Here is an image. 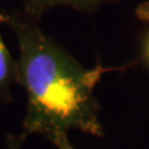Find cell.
<instances>
[{"mask_svg":"<svg viewBox=\"0 0 149 149\" xmlns=\"http://www.w3.org/2000/svg\"><path fill=\"white\" fill-rule=\"evenodd\" d=\"M5 22V13L0 11V26ZM19 65L6 47L0 31V101H11V88L17 83Z\"/></svg>","mask_w":149,"mask_h":149,"instance_id":"3","label":"cell"},{"mask_svg":"<svg viewBox=\"0 0 149 149\" xmlns=\"http://www.w3.org/2000/svg\"><path fill=\"white\" fill-rule=\"evenodd\" d=\"M21 9L30 15L41 19L56 8H68L82 14H96L107 5L118 4L122 0H19Z\"/></svg>","mask_w":149,"mask_h":149,"instance_id":"2","label":"cell"},{"mask_svg":"<svg viewBox=\"0 0 149 149\" xmlns=\"http://www.w3.org/2000/svg\"><path fill=\"white\" fill-rule=\"evenodd\" d=\"M134 14H136L138 20L149 22V0H146L142 4H139L134 10Z\"/></svg>","mask_w":149,"mask_h":149,"instance_id":"5","label":"cell"},{"mask_svg":"<svg viewBox=\"0 0 149 149\" xmlns=\"http://www.w3.org/2000/svg\"><path fill=\"white\" fill-rule=\"evenodd\" d=\"M144 58L147 60V62L149 63V35L147 37L146 45H144Z\"/></svg>","mask_w":149,"mask_h":149,"instance_id":"7","label":"cell"},{"mask_svg":"<svg viewBox=\"0 0 149 149\" xmlns=\"http://www.w3.org/2000/svg\"><path fill=\"white\" fill-rule=\"evenodd\" d=\"M27 134L22 133H9L6 136L5 146L6 149H22V144H24Z\"/></svg>","mask_w":149,"mask_h":149,"instance_id":"4","label":"cell"},{"mask_svg":"<svg viewBox=\"0 0 149 149\" xmlns=\"http://www.w3.org/2000/svg\"><path fill=\"white\" fill-rule=\"evenodd\" d=\"M4 24L19 47L17 85L26 95L24 133L39 134L51 143L70 130L104 137L95 88L106 73L129 65L108 67L97 62L86 68L45 32L40 19L22 9L5 13Z\"/></svg>","mask_w":149,"mask_h":149,"instance_id":"1","label":"cell"},{"mask_svg":"<svg viewBox=\"0 0 149 149\" xmlns=\"http://www.w3.org/2000/svg\"><path fill=\"white\" fill-rule=\"evenodd\" d=\"M52 144H55V147L57 148V149H76L71 143H70L67 133L58 136L57 138L55 139V142H54Z\"/></svg>","mask_w":149,"mask_h":149,"instance_id":"6","label":"cell"}]
</instances>
